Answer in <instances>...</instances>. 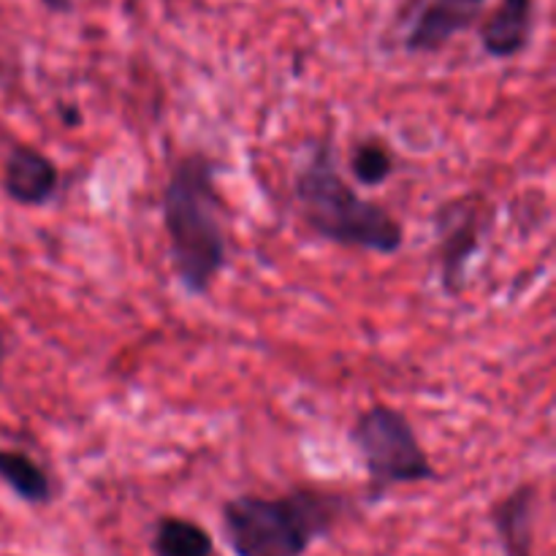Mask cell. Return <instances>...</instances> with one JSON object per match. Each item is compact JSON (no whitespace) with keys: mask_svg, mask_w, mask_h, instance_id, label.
Wrapping results in <instances>:
<instances>
[{"mask_svg":"<svg viewBox=\"0 0 556 556\" xmlns=\"http://www.w3.org/2000/svg\"><path fill=\"white\" fill-rule=\"evenodd\" d=\"M11 356V345H9V337H5V331L0 329V372H3L5 362H9Z\"/></svg>","mask_w":556,"mask_h":556,"instance_id":"obj_14","label":"cell"},{"mask_svg":"<svg viewBox=\"0 0 556 556\" xmlns=\"http://www.w3.org/2000/svg\"><path fill=\"white\" fill-rule=\"evenodd\" d=\"M220 166L206 152L174 163L161 193L168 264L185 293L206 296L228 266V233L217 188Z\"/></svg>","mask_w":556,"mask_h":556,"instance_id":"obj_1","label":"cell"},{"mask_svg":"<svg viewBox=\"0 0 556 556\" xmlns=\"http://www.w3.org/2000/svg\"><path fill=\"white\" fill-rule=\"evenodd\" d=\"M348 440L367 476L369 503H380L400 486L432 483L440 478L416 427L400 407L386 402L369 405L353 418Z\"/></svg>","mask_w":556,"mask_h":556,"instance_id":"obj_4","label":"cell"},{"mask_svg":"<svg viewBox=\"0 0 556 556\" xmlns=\"http://www.w3.org/2000/svg\"><path fill=\"white\" fill-rule=\"evenodd\" d=\"M0 483L33 508L54 503V481L30 454L16 448H0Z\"/></svg>","mask_w":556,"mask_h":556,"instance_id":"obj_10","label":"cell"},{"mask_svg":"<svg viewBox=\"0 0 556 556\" xmlns=\"http://www.w3.org/2000/svg\"><path fill=\"white\" fill-rule=\"evenodd\" d=\"M345 166L358 188L375 190L394 177L396 155L394 150H391L389 141L378 139V136H367V139L356 141V144L351 147Z\"/></svg>","mask_w":556,"mask_h":556,"instance_id":"obj_12","label":"cell"},{"mask_svg":"<svg viewBox=\"0 0 556 556\" xmlns=\"http://www.w3.org/2000/svg\"><path fill=\"white\" fill-rule=\"evenodd\" d=\"M150 548L155 556H223L206 527L174 514L155 521Z\"/></svg>","mask_w":556,"mask_h":556,"instance_id":"obj_11","label":"cell"},{"mask_svg":"<svg viewBox=\"0 0 556 556\" xmlns=\"http://www.w3.org/2000/svg\"><path fill=\"white\" fill-rule=\"evenodd\" d=\"M49 14H71L74 11V0H38Z\"/></svg>","mask_w":556,"mask_h":556,"instance_id":"obj_13","label":"cell"},{"mask_svg":"<svg viewBox=\"0 0 556 556\" xmlns=\"http://www.w3.org/2000/svg\"><path fill=\"white\" fill-rule=\"evenodd\" d=\"M486 0H405L396 27L407 54H438L476 27Z\"/></svg>","mask_w":556,"mask_h":556,"instance_id":"obj_6","label":"cell"},{"mask_svg":"<svg viewBox=\"0 0 556 556\" xmlns=\"http://www.w3.org/2000/svg\"><path fill=\"white\" fill-rule=\"evenodd\" d=\"M291 193L299 220L324 242L375 255H396L405 248L400 217L356 190L340 172L331 141H315L309 147L293 172Z\"/></svg>","mask_w":556,"mask_h":556,"instance_id":"obj_2","label":"cell"},{"mask_svg":"<svg viewBox=\"0 0 556 556\" xmlns=\"http://www.w3.org/2000/svg\"><path fill=\"white\" fill-rule=\"evenodd\" d=\"M538 483H519L492 505L489 521L503 556H532L535 546Z\"/></svg>","mask_w":556,"mask_h":556,"instance_id":"obj_9","label":"cell"},{"mask_svg":"<svg viewBox=\"0 0 556 556\" xmlns=\"http://www.w3.org/2000/svg\"><path fill=\"white\" fill-rule=\"evenodd\" d=\"M535 33V0H500L483 20L478 38L492 60H516L527 52Z\"/></svg>","mask_w":556,"mask_h":556,"instance_id":"obj_8","label":"cell"},{"mask_svg":"<svg viewBox=\"0 0 556 556\" xmlns=\"http://www.w3.org/2000/svg\"><path fill=\"white\" fill-rule=\"evenodd\" d=\"M483 231V210L472 195L445 201L434 212L440 286L448 296L456 299L465 293L472 261L481 253Z\"/></svg>","mask_w":556,"mask_h":556,"instance_id":"obj_5","label":"cell"},{"mask_svg":"<svg viewBox=\"0 0 556 556\" xmlns=\"http://www.w3.org/2000/svg\"><path fill=\"white\" fill-rule=\"evenodd\" d=\"M340 492L296 486L282 494H237L220 505V530L233 556H307L348 514Z\"/></svg>","mask_w":556,"mask_h":556,"instance_id":"obj_3","label":"cell"},{"mask_svg":"<svg viewBox=\"0 0 556 556\" xmlns=\"http://www.w3.org/2000/svg\"><path fill=\"white\" fill-rule=\"evenodd\" d=\"M0 188H3L5 199H11L14 204L38 210V206H47L58 195L60 168L36 144L16 141L5 152Z\"/></svg>","mask_w":556,"mask_h":556,"instance_id":"obj_7","label":"cell"}]
</instances>
